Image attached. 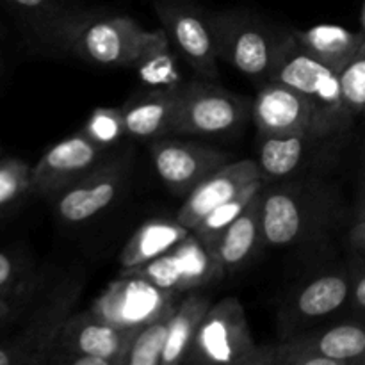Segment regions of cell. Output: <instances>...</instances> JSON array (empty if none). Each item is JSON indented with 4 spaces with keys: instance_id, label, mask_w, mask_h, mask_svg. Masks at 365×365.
Listing matches in <instances>:
<instances>
[{
    "instance_id": "6da1fadb",
    "label": "cell",
    "mask_w": 365,
    "mask_h": 365,
    "mask_svg": "<svg viewBox=\"0 0 365 365\" xmlns=\"http://www.w3.org/2000/svg\"><path fill=\"white\" fill-rule=\"evenodd\" d=\"M34 31L43 41L57 45L93 64L113 68H130L152 32L130 16L66 11Z\"/></svg>"
},
{
    "instance_id": "7a4b0ae2",
    "label": "cell",
    "mask_w": 365,
    "mask_h": 365,
    "mask_svg": "<svg viewBox=\"0 0 365 365\" xmlns=\"http://www.w3.org/2000/svg\"><path fill=\"white\" fill-rule=\"evenodd\" d=\"M269 81L289 86L309 100L314 109V135L344 130L351 121L339 71L312 56L294 34L278 43Z\"/></svg>"
},
{
    "instance_id": "3957f363",
    "label": "cell",
    "mask_w": 365,
    "mask_h": 365,
    "mask_svg": "<svg viewBox=\"0 0 365 365\" xmlns=\"http://www.w3.org/2000/svg\"><path fill=\"white\" fill-rule=\"evenodd\" d=\"M84 280L78 274L63 278L29 316L27 323L11 339L0 341L9 365H43L48 362L64 321L73 314Z\"/></svg>"
},
{
    "instance_id": "277c9868",
    "label": "cell",
    "mask_w": 365,
    "mask_h": 365,
    "mask_svg": "<svg viewBox=\"0 0 365 365\" xmlns=\"http://www.w3.org/2000/svg\"><path fill=\"white\" fill-rule=\"evenodd\" d=\"M257 346L245 307L228 296L209 307L184 364L250 365Z\"/></svg>"
},
{
    "instance_id": "5b68a950",
    "label": "cell",
    "mask_w": 365,
    "mask_h": 365,
    "mask_svg": "<svg viewBox=\"0 0 365 365\" xmlns=\"http://www.w3.org/2000/svg\"><path fill=\"white\" fill-rule=\"evenodd\" d=\"M217 57L250 78H269L278 43L255 18L239 11L210 16Z\"/></svg>"
},
{
    "instance_id": "8992f818",
    "label": "cell",
    "mask_w": 365,
    "mask_h": 365,
    "mask_svg": "<svg viewBox=\"0 0 365 365\" xmlns=\"http://www.w3.org/2000/svg\"><path fill=\"white\" fill-rule=\"evenodd\" d=\"M327 202L303 187L262 189L264 239L271 246H289L303 241L327 223Z\"/></svg>"
},
{
    "instance_id": "52a82bcc",
    "label": "cell",
    "mask_w": 365,
    "mask_h": 365,
    "mask_svg": "<svg viewBox=\"0 0 365 365\" xmlns=\"http://www.w3.org/2000/svg\"><path fill=\"white\" fill-rule=\"evenodd\" d=\"M178 303V294L155 287L143 278L120 273L91 303L96 317L123 330H139Z\"/></svg>"
},
{
    "instance_id": "ba28073f",
    "label": "cell",
    "mask_w": 365,
    "mask_h": 365,
    "mask_svg": "<svg viewBox=\"0 0 365 365\" xmlns=\"http://www.w3.org/2000/svg\"><path fill=\"white\" fill-rule=\"evenodd\" d=\"M246 106L239 96L210 82H189L180 89L173 135H227L245 121Z\"/></svg>"
},
{
    "instance_id": "9c48e42d",
    "label": "cell",
    "mask_w": 365,
    "mask_h": 365,
    "mask_svg": "<svg viewBox=\"0 0 365 365\" xmlns=\"http://www.w3.org/2000/svg\"><path fill=\"white\" fill-rule=\"evenodd\" d=\"M155 13L173 48L205 81L220 78L210 18L185 0H157Z\"/></svg>"
},
{
    "instance_id": "30bf717a",
    "label": "cell",
    "mask_w": 365,
    "mask_h": 365,
    "mask_svg": "<svg viewBox=\"0 0 365 365\" xmlns=\"http://www.w3.org/2000/svg\"><path fill=\"white\" fill-rule=\"evenodd\" d=\"M157 175L177 196H189L203 180L232 163L227 152L192 141L160 138L152 146Z\"/></svg>"
},
{
    "instance_id": "8fae6325",
    "label": "cell",
    "mask_w": 365,
    "mask_h": 365,
    "mask_svg": "<svg viewBox=\"0 0 365 365\" xmlns=\"http://www.w3.org/2000/svg\"><path fill=\"white\" fill-rule=\"evenodd\" d=\"M128 170H130L128 153L102 160L89 173L56 195V212L59 220L64 223L77 225L106 210L120 195Z\"/></svg>"
},
{
    "instance_id": "7c38bea8",
    "label": "cell",
    "mask_w": 365,
    "mask_h": 365,
    "mask_svg": "<svg viewBox=\"0 0 365 365\" xmlns=\"http://www.w3.org/2000/svg\"><path fill=\"white\" fill-rule=\"evenodd\" d=\"M138 330H123L96 317L91 310L73 312L61 328L46 364H57L71 353L95 355L110 365H125Z\"/></svg>"
},
{
    "instance_id": "4fadbf2b",
    "label": "cell",
    "mask_w": 365,
    "mask_h": 365,
    "mask_svg": "<svg viewBox=\"0 0 365 365\" xmlns=\"http://www.w3.org/2000/svg\"><path fill=\"white\" fill-rule=\"evenodd\" d=\"M106 148L93 143L84 132L68 135L50 146L32 166L31 195L56 196L98 166Z\"/></svg>"
},
{
    "instance_id": "5bb4252c",
    "label": "cell",
    "mask_w": 365,
    "mask_h": 365,
    "mask_svg": "<svg viewBox=\"0 0 365 365\" xmlns=\"http://www.w3.org/2000/svg\"><path fill=\"white\" fill-rule=\"evenodd\" d=\"M253 121L262 135H314V109L302 93L269 81L252 107Z\"/></svg>"
},
{
    "instance_id": "9a60e30c",
    "label": "cell",
    "mask_w": 365,
    "mask_h": 365,
    "mask_svg": "<svg viewBox=\"0 0 365 365\" xmlns=\"http://www.w3.org/2000/svg\"><path fill=\"white\" fill-rule=\"evenodd\" d=\"M262 178V171L255 160L245 159L237 160V163L232 160L227 166L210 175L207 180H203L191 195L185 196V202L178 210L177 220L189 230H192L210 210L228 202L235 195L245 191L248 185L255 184Z\"/></svg>"
},
{
    "instance_id": "2e32d148",
    "label": "cell",
    "mask_w": 365,
    "mask_h": 365,
    "mask_svg": "<svg viewBox=\"0 0 365 365\" xmlns=\"http://www.w3.org/2000/svg\"><path fill=\"white\" fill-rule=\"evenodd\" d=\"M351 278L342 271H327L310 278L292 296L285 312L291 331L341 310L351 298Z\"/></svg>"
},
{
    "instance_id": "e0dca14e",
    "label": "cell",
    "mask_w": 365,
    "mask_h": 365,
    "mask_svg": "<svg viewBox=\"0 0 365 365\" xmlns=\"http://www.w3.org/2000/svg\"><path fill=\"white\" fill-rule=\"evenodd\" d=\"M262 189L250 200L246 209L223 232L214 246L212 253L225 271L241 269L266 242L262 228Z\"/></svg>"
},
{
    "instance_id": "ac0fdd59",
    "label": "cell",
    "mask_w": 365,
    "mask_h": 365,
    "mask_svg": "<svg viewBox=\"0 0 365 365\" xmlns=\"http://www.w3.org/2000/svg\"><path fill=\"white\" fill-rule=\"evenodd\" d=\"M180 89L152 91L150 95L121 107L127 134L138 139H160L173 135L180 103Z\"/></svg>"
},
{
    "instance_id": "d6986e66",
    "label": "cell",
    "mask_w": 365,
    "mask_h": 365,
    "mask_svg": "<svg viewBox=\"0 0 365 365\" xmlns=\"http://www.w3.org/2000/svg\"><path fill=\"white\" fill-rule=\"evenodd\" d=\"M189 232L191 230L178 220H166V217L148 220L134 232L130 241L121 250V271L143 266L171 252Z\"/></svg>"
},
{
    "instance_id": "ffe728a7",
    "label": "cell",
    "mask_w": 365,
    "mask_h": 365,
    "mask_svg": "<svg viewBox=\"0 0 365 365\" xmlns=\"http://www.w3.org/2000/svg\"><path fill=\"white\" fill-rule=\"evenodd\" d=\"M130 68L152 91H170L184 86L175 48L164 29L150 32L148 41Z\"/></svg>"
},
{
    "instance_id": "44dd1931",
    "label": "cell",
    "mask_w": 365,
    "mask_h": 365,
    "mask_svg": "<svg viewBox=\"0 0 365 365\" xmlns=\"http://www.w3.org/2000/svg\"><path fill=\"white\" fill-rule=\"evenodd\" d=\"M198 291L200 289L187 291L175 307L166 348L160 356V365H178L185 362V356L195 342L200 324L210 307V299Z\"/></svg>"
},
{
    "instance_id": "7402d4cb",
    "label": "cell",
    "mask_w": 365,
    "mask_h": 365,
    "mask_svg": "<svg viewBox=\"0 0 365 365\" xmlns=\"http://www.w3.org/2000/svg\"><path fill=\"white\" fill-rule=\"evenodd\" d=\"M294 38L321 63L339 73L365 41L362 31L351 32L339 25H316L307 31L294 32Z\"/></svg>"
},
{
    "instance_id": "603a6c76",
    "label": "cell",
    "mask_w": 365,
    "mask_h": 365,
    "mask_svg": "<svg viewBox=\"0 0 365 365\" xmlns=\"http://www.w3.org/2000/svg\"><path fill=\"white\" fill-rule=\"evenodd\" d=\"M171 253L180 267L184 292L216 284L227 273L216 255L203 245L202 239L192 230L171 250Z\"/></svg>"
},
{
    "instance_id": "cb8c5ba5",
    "label": "cell",
    "mask_w": 365,
    "mask_h": 365,
    "mask_svg": "<svg viewBox=\"0 0 365 365\" xmlns=\"http://www.w3.org/2000/svg\"><path fill=\"white\" fill-rule=\"evenodd\" d=\"M307 335L319 355L341 365H355L365 353V323L335 324Z\"/></svg>"
},
{
    "instance_id": "d4e9b609",
    "label": "cell",
    "mask_w": 365,
    "mask_h": 365,
    "mask_svg": "<svg viewBox=\"0 0 365 365\" xmlns=\"http://www.w3.org/2000/svg\"><path fill=\"white\" fill-rule=\"evenodd\" d=\"M310 135H262L259 150V168L266 178H284L291 175L305 155V141Z\"/></svg>"
},
{
    "instance_id": "484cf974",
    "label": "cell",
    "mask_w": 365,
    "mask_h": 365,
    "mask_svg": "<svg viewBox=\"0 0 365 365\" xmlns=\"http://www.w3.org/2000/svg\"><path fill=\"white\" fill-rule=\"evenodd\" d=\"M264 185H266L264 184V178L262 180L255 182V184L248 185L245 191H241L239 195H235L234 198H230L228 202L221 203V205H217L216 209L210 210V212L207 214V216L203 217V220L200 221L195 228H192V232H195V234L202 239V242L210 250V252L214 250L216 242L220 241V237L223 235V232L227 230V228L230 227L235 220H237V216L246 209V205L250 203V200H252L253 196H255L257 192L264 187Z\"/></svg>"
},
{
    "instance_id": "4316f807",
    "label": "cell",
    "mask_w": 365,
    "mask_h": 365,
    "mask_svg": "<svg viewBox=\"0 0 365 365\" xmlns=\"http://www.w3.org/2000/svg\"><path fill=\"white\" fill-rule=\"evenodd\" d=\"M177 305L160 314L155 321L139 328L127 353L125 365H160V356L166 348L168 334H170L171 317Z\"/></svg>"
},
{
    "instance_id": "83f0119b",
    "label": "cell",
    "mask_w": 365,
    "mask_h": 365,
    "mask_svg": "<svg viewBox=\"0 0 365 365\" xmlns=\"http://www.w3.org/2000/svg\"><path fill=\"white\" fill-rule=\"evenodd\" d=\"M32 166L18 157L0 159V216L31 195Z\"/></svg>"
},
{
    "instance_id": "f1b7e54d",
    "label": "cell",
    "mask_w": 365,
    "mask_h": 365,
    "mask_svg": "<svg viewBox=\"0 0 365 365\" xmlns=\"http://www.w3.org/2000/svg\"><path fill=\"white\" fill-rule=\"evenodd\" d=\"M121 273L134 274V277L143 278V280L150 282V284H153L159 289H164V291L175 292V294H185L180 267H178L177 259H175L171 252L164 253V255L157 257V259L150 260V262L143 264V266L121 271Z\"/></svg>"
},
{
    "instance_id": "f546056e",
    "label": "cell",
    "mask_w": 365,
    "mask_h": 365,
    "mask_svg": "<svg viewBox=\"0 0 365 365\" xmlns=\"http://www.w3.org/2000/svg\"><path fill=\"white\" fill-rule=\"evenodd\" d=\"M86 135L102 148L116 145L127 130H125L123 113L116 107H96L91 113L89 120L82 128Z\"/></svg>"
},
{
    "instance_id": "4dcf8cb0",
    "label": "cell",
    "mask_w": 365,
    "mask_h": 365,
    "mask_svg": "<svg viewBox=\"0 0 365 365\" xmlns=\"http://www.w3.org/2000/svg\"><path fill=\"white\" fill-rule=\"evenodd\" d=\"M341 86L344 95L346 107L349 114H356L365 110V41L359 52L351 57L348 64L341 70Z\"/></svg>"
},
{
    "instance_id": "1f68e13d",
    "label": "cell",
    "mask_w": 365,
    "mask_h": 365,
    "mask_svg": "<svg viewBox=\"0 0 365 365\" xmlns=\"http://www.w3.org/2000/svg\"><path fill=\"white\" fill-rule=\"evenodd\" d=\"M24 264L7 252H0V298L11 299L20 287Z\"/></svg>"
},
{
    "instance_id": "d6a6232c",
    "label": "cell",
    "mask_w": 365,
    "mask_h": 365,
    "mask_svg": "<svg viewBox=\"0 0 365 365\" xmlns=\"http://www.w3.org/2000/svg\"><path fill=\"white\" fill-rule=\"evenodd\" d=\"M13 6L20 7V9L29 11V13H34V29L39 25L46 24L48 20H52L53 16L61 14L63 11L57 7V0H9Z\"/></svg>"
},
{
    "instance_id": "836d02e7",
    "label": "cell",
    "mask_w": 365,
    "mask_h": 365,
    "mask_svg": "<svg viewBox=\"0 0 365 365\" xmlns=\"http://www.w3.org/2000/svg\"><path fill=\"white\" fill-rule=\"evenodd\" d=\"M351 303L353 309L359 314L365 316V271L353 282V291H351Z\"/></svg>"
},
{
    "instance_id": "e575fe53",
    "label": "cell",
    "mask_w": 365,
    "mask_h": 365,
    "mask_svg": "<svg viewBox=\"0 0 365 365\" xmlns=\"http://www.w3.org/2000/svg\"><path fill=\"white\" fill-rule=\"evenodd\" d=\"M351 242L355 248H359L360 252H365V212L362 214L356 225L351 230Z\"/></svg>"
},
{
    "instance_id": "d590c367",
    "label": "cell",
    "mask_w": 365,
    "mask_h": 365,
    "mask_svg": "<svg viewBox=\"0 0 365 365\" xmlns=\"http://www.w3.org/2000/svg\"><path fill=\"white\" fill-rule=\"evenodd\" d=\"M360 21H362V32L365 34V0H364V7H362V16H360Z\"/></svg>"
},
{
    "instance_id": "8d00e7d4",
    "label": "cell",
    "mask_w": 365,
    "mask_h": 365,
    "mask_svg": "<svg viewBox=\"0 0 365 365\" xmlns=\"http://www.w3.org/2000/svg\"><path fill=\"white\" fill-rule=\"evenodd\" d=\"M355 365H365V353H364V355H362V356H360V359H359V360H356V362H355Z\"/></svg>"
},
{
    "instance_id": "74e56055",
    "label": "cell",
    "mask_w": 365,
    "mask_h": 365,
    "mask_svg": "<svg viewBox=\"0 0 365 365\" xmlns=\"http://www.w3.org/2000/svg\"><path fill=\"white\" fill-rule=\"evenodd\" d=\"M0 68H2V63H0Z\"/></svg>"
}]
</instances>
